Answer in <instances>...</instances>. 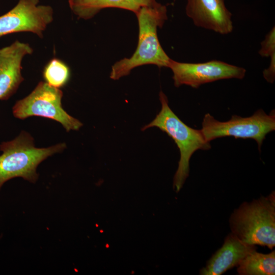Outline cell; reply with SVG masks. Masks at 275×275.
<instances>
[{
    "label": "cell",
    "instance_id": "cell-16",
    "mask_svg": "<svg viewBox=\"0 0 275 275\" xmlns=\"http://www.w3.org/2000/svg\"><path fill=\"white\" fill-rule=\"evenodd\" d=\"M70 1H71V0H68V3H69Z\"/></svg>",
    "mask_w": 275,
    "mask_h": 275
},
{
    "label": "cell",
    "instance_id": "cell-15",
    "mask_svg": "<svg viewBox=\"0 0 275 275\" xmlns=\"http://www.w3.org/2000/svg\"><path fill=\"white\" fill-rule=\"evenodd\" d=\"M275 28L273 27L266 35L264 40L261 43L259 54L263 57H270V65L275 67Z\"/></svg>",
    "mask_w": 275,
    "mask_h": 275
},
{
    "label": "cell",
    "instance_id": "cell-9",
    "mask_svg": "<svg viewBox=\"0 0 275 275\" xmlns=\"http://www.w3.org/2000/svg\"><path fill=\"white\" fill-rule=\"evenodd\" d=\"M185 11L198 27L222 35L233 31L232 14L225 0H187Z\"/></svg>",
    "mask_w": 275,
    "mask_h": 275
},
{
    "label": "cell",
    "instance_id": "cell-5",
    "mask_svg": "<svg viewBox=\"0 0 275 275\" xmlns=\"http://www.w3.org/2000/svg\"><path fill=\"white\" fill-rule=\"evenodd\" d=\"M202 126L201 130L208 142L227 136L235 139H252L256 141L260 151L266 134L275 129L274 109L267 114L259 109L249 117L234 115L225 122L219 121L207 113L203 118Z\"/></svg>",
    "mask_w": 275,
    "mask_h": 275
},
{
    "label": "cell",
    "instance_id": "cell-11",
    "mask_svg": "<svg viewBox=\"0 0 275 275\" xmlns=\"http://www.w3.org/2000/svg\"><path fill=\"white\" fill-rule=\"evenodd\" d=\"M256 249L255 245L242 242L231 232L225 238L222 246L200 270V274L221 275L237 266L243 259Z\"/></svg>",
    "mask_w": 275,
    "mask_h": 275
},
{
    "label": "cell",
    "instance_id": "cell-14",
    "mask_svg": "<svg viewBox=\"0 0 275 275\" xmlns=\"http://www.w3.org/2000/svg\"><path fill=\"white\" fill-rule=\"evenodd\" d=\"M43 76L45 82L53 87L60 89L66 85L69 80L70 70L63 61L53 58L44 67Z\"/></svg>",
    "mask_w": 275,
    "mask_h": 275
},
{
    "label": "cell",
    "instance_id": "cell-10",
    "mask_svg": "<svg viewBox=\"0 0 275 275\" xmlns=\"http://www.w3.org/2000/svg\"><path fill=\"white\" fill-rule=\"evenodd\" d=\"M33 52L28 43L16 40L0 48V100H7L17 90L24 78L21 70L23 58Z\"/></svg>",
    "mask_w": 275,
    "mask_h": 275
},
{
    "label": "cell",
    "instance_id": "cell-1",
    "mask_svg": "<svg viewBox=\"0 0 275 275\" xmlns=\"http://www.w3.org/2000/svg\"><path fill=\"white\" fill-rule=\"evenodd\" d=\"M139 24V39L133 54L115 63L112 67L110 78L118 80L128 75L134 68L145 65H154L168 67L171 60L162 48L157 31L167 19L166 6L158 3L151 7L142 8L136 14Z\"/></svg>",
    "mask_w": 275,
    "mask_h": 275
},
{
    "label": "cell",
    "instance_id": "cell-6",
    "mask_svg": "<svg viewBox=\"0 0 275 275\" xmlns=\"http://www.w3.org/2000/svg\"><path fill=\"white\" fill-rule=\"evenodd\" d=\"M63 95L60 89L40 81L29 95L16 101L12 108L13 114L20 119L32 116L51 119L60 123L67 132L77 130L82 124L64 109Z\"/></svg>",
    "mask_w": 275,
    "mask_h": 275
},
{
    "label": "cell",
    "instance_id": "cell-3",
    "mask_svg": "<svg viewBox=\"0 0 275 275\" xmlns=\"http://www.w3.org/2000/svg\"><path fill=\"white\" fill-rule=\"evenodd\" d=\"M66 148L61 143L47 148H37L34 139L22 131L14 140L0 145V188L5 182L16 177H21L32 183L38 178V165L49 156L62 152Z\"/></svg>",
    "mask_w": 275,
    "mask_h": 275
},
{
    "label": "cell",
    "instance_id": "cell-13",
    "mask_svg": "<svg viewBox=\"0 0 275 275\" xmlns=\"http://www.w3.org/2000/svg\"><path fill=\"white\" fill-rule=\"evenodd\" d=\"M237 266V272L240 275H274L275 251L266 254L255 250L243 259Z\"/></svg>",
    "mask_w": 275,
    "mask_h": 275
},
{
    "label": "cell",
    "instance_id": "cell-4",
    "mask_svg": "<svg viewBox=\"0 0 275 275\" xmlns=\"http://www.w3.org/2000/svg\"><path fill=\"white\" fill-rule=\"evenodd\" d=\"M159 97L161 104L160 111L142 130L157 127L166 132L176 144L180 157L174 178V188L178 192L188 176L189 160L193 153L198 150H209L211 145L205 140L201 130L189 127L175 115L169 107L167 97L163 92H160Z\"/></svg>",
    "mask_w": 275,
    "mask_h": 275
},
{
    "label": "cell",
    "instance_id": "cell-7",
    "mask_svg": "<svg viewBox=\"0 0 275 275\" xmlns=\"http://www.w3.org/2000/svg\"><path fill=\"white\" fill-rule=\"evenodd\" d=\"M168 68L172 70L174 85L189 86L197 89L202 85L230 78L242 79L246 70L226 62L211 60L205 63H182L170 60Z\"/></svg>",
    "mask_w": 275,
    "mask_h": 275
},
{
    "label": "cell",
    "instance_id": "cell-12",
    "mask_svg": "<svg viewBox=\"0 0 275 275\" xmlns=\"http://www.w3.org/2000/svg\"><path fill=\"white\" fill-rule=\"evenodd\" d=\"M156 0H71V9L79 18L89 19L100 11L108 8L122 9L135 14L143 7L157 5Z\"/></svg>",
    "mask_w": 275,
    "mask_h": 275
},
{
    "label": "cell",
    "instance_id": "cell-8",
    "mask_svg": "<svg viewBox=\"0 0 275 275\" xmlns=\"http://www.w3.org/2000/svg\"><path fill=\"white\" fill-rule=\"evenodd\" d=\"M39 0H19L17 5L0 16V37L12 33L31 32L43 38V32L53 20L49 6L38 5Z\"/></svg>",
    "mask_w": 275,
    "mask_h": 275
},
{
    "label": "cell",
    "instance_id": "cell-2",
    "mask_svg": "<svg viewBox=\"0 0 275 275\" xmlns=\"http://www.w3.org/2000/svg\"><path fill=\"white\" fill-rule=\"evenodd\" d=\"M232 233L252 245L275 246V192L251 202H243L229 218Z\"/></svg>",
    "mask_w": 275,
    "mask_h": 275
}]
</instances>
